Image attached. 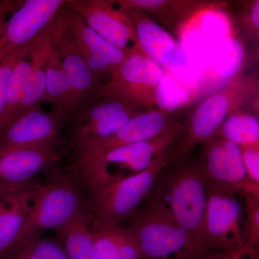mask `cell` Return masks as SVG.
Instances as JSON below:
<instances>
[{
    "mask_svg": "<svg viewBox=\"0 0 259 259\" xmlns=\"http://www.w3.org/2000/svg\"><path fill=\"white\" fill-rule=\"evenodd\" d=\"M59 23V16L58 14L54 21L34 40L32 44L28 54L31 66L30 77L24 94L18 118L27 112L40 107V102L45 93L46 65L55 41Z\"/></svg>",
    "mask_w": 259,
    "mask_h": 259,
    "instance_id": "d6986e66",
    "label": "cell"
},
{
    "mask_svg": "<svg viewBox=\"0 0 259 259\" xmlns=\"http://www.w3.org/2000/svg\"><path fill=\"white\" fill-rule=\"evenodd\" d=\"M37 184L0 191V259L14 248L28 217Z\"/></svg>",
    "mask_w": 259,
    "mask_h": 259,
    "instance_id": "ac0fdd59",
    "label": "cell"
},
{
    "mask_svg": "<svg viewBox=\"0 0 259 259\" xmlns=\"http://www.w3.org/2000/svg\"><path fill=\"white\" fill-rule=\"evenodd\" d=\"M169 77L163 76L156 93V106L166 111L173 112L182 105L177 90H174L173 83H170Z\"/></svg>",
    "mask_w": 259,
    "mask_h": 259,
    "instance_id": "4dcf8cb0",
    "label": "cell"
},
{
    "mask_svg": "<svg viewBox=\"0 0 259 259\" xmlns=\"http://www.w3.org/2000/svg\"><path fill=\"white\" fill-rule=\"evenodd\" d=\"M179 122L175 120L173 112L158 107L148 109L131 119L116 134L85 146L75 155L74 168L95 161L117 148L157 137L168 132Z\"/></svg>",
    "mask_w": 259,
    "mask_h": 259,
    "instance_id": "30bf717a",
    "label": "cell"
},
{
    "mask_svg": "<svg viewBox=\"0 0 259 259\" xmlns=\"http://www.w3.org/2000/svg\"><path fill=\"white\" fill-rule=\"evenodd\" d=\"M198 166L207 183L259 195V186L248 179L238 145L212 136L203 143Z\"/></svg>",
    "mask_w": 259,
    "mask_h": 259,
    "instance_id": "8fae6325",
    "label": "cell"
},
{
    "mask_svg": "<svg viewBox=\"0 0 259 259\" xmlns=\"http://www.w3.org/2000/svg\"><path fill=\"white\" fill-rule=\"evenodd\" d=\"M146 110L144 109H138L131 107L126 109L124 111L114 114L105 120L99 122L73 144L69 145V148L72 149L74 155H76L85 146L91 144L92 142L105 139L116 134L131 119Z\"/></svg>",
    "mask_w": 259,
    "mask_h": 259,
    "instance_id": "484cf974",
    "label": "cell"
},
{
    "mask_svg": "<svg viewBox=\"0 0 259 259\" xmlns=\"http://www.w3.org/2000/svg\"><path fill=\"white\" fill-rule=\"evenodd\" d=\"M59 149L33 148L10 151L0 156V190L16 188L31 182L37 174L50 171L59 161Z\"/></svg>",
    "mask_w": 259,
    "mask_h": 259,
    "instance_id": "e0dca14e",
    "label": "cell"
},
{
    "mask_svg": "<svg viewBox=\"0 0 259 259\" xmlns=\"http://www.w3.org/2000/svg\"><path fill=\"white\" fill-rule=\"evenodd\" d=\"M213 136L231 141L240 147L258 144V116L241 109L237 110L227 117Z\"/></svg>",
    "mask_w": 259,
    "mask_h": 259,
    "instance_id": "603a6c76",
    "label": "cell"
},
{
    "mask_svg": "<svg viewBox=\"0 0 259 259\" xmlns=\"http://www.w3.org/2000/svg\"><path fill=\"white\" fill-rule=\"evenodd\" d=\"M19 4L20 2L13 0L0 1V35L4 29L8 16L17 9Z\"/></svg>",
    "mask_w": 259,
    "mask_h": 259,
    "instance_id": "e575fe53",
    "label": "cell"
},
{
    "mask_svg": "<svg viewBox=\"0 0 259 259\" xmlns=\"http://www.w3.org/2000/svg\"><path fill=\"white\" fill-rule=\"evenodd\" d=\"M167 207L188 236L193 259L210 253L206 232L207 185L198 166H186L174 175L167 191Z\"/></svg>",
    "mask_w": 259,
    "mask_h": 259,
    "instance_id": "277c9868",
    "label": "cell"
},
{
    "mask_svg": "<svg viewBox=\"0 0 259 259\" xmlns=\"http://www.w3.org/2000/svg\"><path fill=\"white\" fill-rule=\"evenodd\" d=\"M206 185V232L210 255L245 245V222L239 199L242 194L207 182Z\"/></svg>",
    "mask_w": 259,
    "mask_h": 259,
    "instance_id": "ba28073f",
    "label": "cell"
},
{
    "mask_svg": "<svg viewBox=\"0 0 259 259\" xmlns=\"http://www.w3.org/2000/svg\"><path fill=\"white\" fill-rule=\"evenodd\" d=\"M242 158L248 179L259 186V143L241 147Z\"/></svg>",
    "mask_w": 259,
    "mask_h": 259,
    "instance_id": "d6a6232c",
    "label": "cell"
},
{
    "mask_svg": "<svg viewBox=\"0 0 259 259\" xmlns=\"http://www.w3.org/2000/svg\"><path fill=\"white\" fill-rule=\"evenodd\" d=\"M61 15L54 46L46 65V89L40 103L52 105L53 110L64 112L72 119L73 110L69 81L56 49V37L60 28Z\"/></svg>",
    "mask_w": 259,
    "mask_h": 259,
    "instance_id": "44dd1931",
    "label": "cell"
},
{
    "mask_svg": "<svg viewBox=\"0 0 259 259\" xmlns=\"http://www.w3.org/2000/svg\"><path fill=\"white\" fill-rule=\"evenodd\" d=\"M50 171L47 182L37 185L30 213L14 248L28 240L41 238L48 231L60 229L86 209L77 180L57 166Z\"/></svg>",
    "mask_w": 259,
    "mask_h": 259,
    "instance_id": "3957f363",
    "label": "cell"
},
{
    "mask_svg": "<svg viewBox=\"0 0 259 259\" xmlns=\"http://www.w3.org/2000/svg\"><path fill=\"white\" fill-rule=\"evenodd\" d=\"M1 190H0V191H1Z\"/></svg>",
    "mask_w": 259,
    "mask_h": 259,
    "instance_id": "8d00e7d4",
    "label": "cell"
},
{
    "mask_svg": "<svg viewBox=\"0 0 259 259\" xmlns=\"http://www.w3.org/2000/svg\"><path fill=\"white\" fill-rule=\"evenodd\" d=\"M56 49L69 81L74 117L80 110L100 99L99 95L103 84L89 69L76 49L66 28L64 9L56 37Z\"/></svg>",
    "mask_w": 259,
    "mask_h": 259,
    "instance_id": "5bb4252c",
    "label": "cell"
},
{
    "mask_svg": "<svg viewBox=\"0 0 259 259\" xmlns=\"http://www.w3.org/2000/svg\"><path fill=\"white\" fill-rule=\"evenodd\" d=\"M65 7L115 47L125 51L131 48L129 42L138 45L131 15L126 10L115 8L112 0H69Z\"/></svg>",
    "mask_w": 259,
    "mask_h": 259,
    "instance_id": "4fadbf2b",
    "label": "cell"
},
{
    "mask_svg": "<svg viewBox=\"0 0 259 259\" xmlns=\"http://www.w3.org/2000/svg\"><path fill=\"white\" fill-rule=\"evenodd\" d=\"M134 22L138 45L159 66L170 62L177 48L175 37L141 10H126Z\"/></svg>",
    "mask_w": 259,
    "mask_h": 259,
    "instance_id": "ffe728a7",
    "label": "cell"
},
{
    "mask_svg": "<svg viewBox=\"0 0 259 259\" xmlns=\"http://www.w3.org/2000/svg\"><path fill=\"white\" fill-rule=\"evenodd\" d=\"M241 21L245 31L255 41L259 37V1L245 2L241 12Z\"/></svg>",
    "mask_w": 259,
    "mask_h": 259,
    "instance_id": "1f68e13d",
    "label": "cell"
},
{
    "mask_svg": "<svg viewBox=\"0 0 259 259\" xmlns=\"http://www.w3.org/2000/svg\"><path fill=\"white\" fill-rule=\"evenodd\" d=\"M207 259H258L256 257V249L243 245L221 253H215Z\"/></svg>",
    "mask_w": 259,
    "mask_h": 259,
    "instance_id": "836d02e7",
    "label": "cell"
},
{
    "mask_svg": "<svg viewBox=\"0 0 259 259\" xmlns=\"http://www.w3.org/2000/svg\"><path fill=\"white\" fill-rule=\"evenodd\" d=\"M3 258L69 259V257L62 241L56 236L55 238L41 237L23 242Z\"/></svg>",
    "mask_w": 259,
    "mask_h": 259,
    "instance_id": "d4e9b609",
    "label": "cell"
},
{
    "mask_svg": "<svg viewBox=\"0 0 259 259\" xmlns=\"http://www.w3.org/2000/svg\"><path fill=\"white\" fill-rule=\"evenodd\" d=\"M92 217L86 209L56 231L64 243L69 259H95Z\"/></svg>",
    "mask_w": 259,
    "mask_h": 259,
    "instance_id": "7402d4cb",
    "label": "cell"
},
{
    "mask_svg": "<svg viewBox=\"0 0 259 259\" xmlns=\"http://www.w3.org/2000/svg\"><path fill=\"white\" fill-rule=\"evenodd\" d=\"M128 220L143 259H193L188 236L161 199L149 201Z\"/></svg>",
    "mask_w": 259,
    "mask_h": 259,
    "instance_id": "8992f818",
    "label": "cell"
},
{
    "mask_svg": "<svg viewBox=\"0 0 259 259\" xmlns=\"http://www.w3.org/2000/svg\"><path fill=\"white\" fill-rule=\"evenodd\" d=\"M28 57L15 65L7 86L4 110L0 117V134L18 117L25 89L30 77V61Z\"/></svg>",
    "mask_w": 259,
    "mask_h": 259,
    "instance_id": "cb8c5ba5",
    "label": "cell"
},
{
    "mask_svg": "<svg viewBox=\"0 0 259 259\" xmlns=\"http://www.w3.org/2000/svg\"><path fill=\"white\" fill-rule=\"evenodd\" d=\"M71 119L64 112L39 107L20 116L0 134V156L33 148L59 149L66 142L63 129Z\"/></svg>",
    "mask_w": 259,
    "mask_h": 259,
    "instance_id": "9c48e42d",
    "label": "cell"
},
{
    "mask_svg": "<svg viewBox=\"0 0 259 259\" xmlns=\"http://www.w3.org/2000/svg\"><path fill=\"white\" fill-rule=\"evenodd\" d=\"M171 161L168 152L146 171L119 179L90 193L93 226H119L122 221L128 220L152 188L160 172Z\"/></svg>",
    "mask_w": 259,
    "mask_h": 259,
    "instance_id": "5b68a950",
    "label": "cell"
},
{
    "mask_svg": "<svg viewBox=\"0 0 259 259\" xmlns=\"http://www.w3.org/2000/svg\"><path fill=\"white\" fill-rule=\"evenodd\" d=\"M64 12L66 28L89 69L99 81L103 76L111 77L123 60L126 50L115 47L94 32L66 7Z\"/></svg>",
    "mask_w": 259,
    "mask_h": 259,
    "instance_id": "9a60e30c",
    "label": "cell"
},
{
    "mask_svg": "<svg viewBox=\"0 0 259 259\" xmlns=\"http://www.w3.org/2000/svg\"><path fill=\"white\" fill-rule=\"evenodd\" d=\"M33 41L15 51L0 64V117L5 108L7 86L10 74L19 61L28 57Z\"/></svg>",
    "mask_w": 259,
    "mask_h": 259,
    "instance_id": "f546056e",
    "label": "cell"
},
{
    "mask_svg": "<svg viewBox=\"0 0 259 259\" xmlns=\"http://www.w3.org/2000/svg\"><path fill=\"white\" fill-rule=\"evenodd\" d=\"M2 259H8V258H2Z\"/></svg>",
    "mask_w": 259,
    "mask_h": 259,
    "instance_id": "d590c367",
    "label": "cell"
},
{
    "mask_svg": "<svg viewBox=\"0 0 259 259\" xmlns=\"http://www.w3.org/2000/svg\"><path fill=\"white\" fill-rule=\"evenodd\" d=\"M95 259H120L115 239L108 228L92 227Z\"/></svg>",
    "mask_w": 259,
    "mask_h": 259,
    "instance_id": "f1b7e54d",
    "label": "cell"
},
{
    "mask_svg": "<svg viewBox=\"0 0 259 259\" xmlns=\"http://www.w3.org/2000/svg\"><path fill=\"white\" fill-rule=\"evenodd\" d=\"M107 228L117 244L119 258L143 259L139 239L131 228H123L120 226L108 227Z\"/></svg>",
    "mask_w": 259,
    "mask_h": 259,
    "instance_id": "4316f807",
    "label": "cell"
},
{
    "mask_svg": "<svg viewBox=\"0 0 259 259\" xmlns=\"http://www.w3.org/2000/svg\"><path fill=\"white\" fill-rule=\"evenodd\" d=\"M182 122L165 134L113 150L102 157L74 168L76 180L89 193L119 179L146 171L163 155L170 152L183 133Z\"/></svg>",
    "mask_w": 259,
    "mask_h": 259,
    "instance_id": "7a4b0ae2",
    "label": "cell"
},
{
    "mask_svg": "<svg viewBox=\"0 0 259 259\" xmlns=\"http://www.w3.org/2000/svg\"><path fill=\"white\" fill-rule=\"evenodd\" d=\"M66 0L20 1L0 35V64L12 53L33 41L64 8Z\"/></svg>",
    "mask_w": 259,
    "mask_h": 259,
    "instance_id": "7c38bea8",
    "label": "cell"
},
{
    "mask_svg": "<svg viewBox=\"0 0 259 259\" xmlns=\"http://www.w3.org/2000/svg\"><path fill=\"white\" fill-rule=\"evenodd\" d=\"M243 197L245 199V245L255 249L259 243V195L245 193Z\"/></svg>",
    "mask_w": 259,
    "mask_h": 259,
    "instance_id": "83f0119b",
    "label": "cell"
},
{
    "mask_svg": "<svg viewBox=\"0 0 259 259\" xmlns=\"http://www.w3.org/2000/svg\"><path fill=\"white\" fill-rule=\"evenodd\" d=\"M258 73L253 71L232 80L221 91L197 105L185 123L171 151L172 161L185 158L196 146L212 138L231 114L258 100Z\"/></svg>",
    "mask_w": 259,
    "mask_h": 259,
    "instance_id": "6da1fadb",
    "label": "cell"
},
{
    "mask_svg": "<svg viewBox=\"0 0 259 259\" xmlns=\"http://www.w3.org/2000/svg\"><path fill=\"white\" fill-rule=\"evenodd\" d=\"M164 76L161 66L135 45L125 51V57L116 68L99 98L114 99L138 109L154 108L156 93Z\"/></svg>",
    "mask_w": 259,
    "mask_h": 259,
    "instance_id": "52a82bcc",
    "label": "cell"
},
{
    "mask_svg": "<svg viewBox=\"0 0 259 259\" xmlns=\"http://www.w3.org/2000/svg\"><path fill=\"white\" fill-rule=\"evenodd\" d=\"M122 10L137 9L175 32L194 17L207 11H218L228 6L224 1L212 0H112Z\"/></svg>",
    "mask_w": 259,
    "mask_h": 259,
    "instance_id": "2e32d148",
    "label": "cell"
}]
</instances>
